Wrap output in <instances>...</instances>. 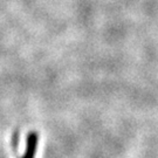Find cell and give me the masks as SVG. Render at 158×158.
<instances>
[{"instance_id": "cell-1", "label": "cell", "mask_w": 158, "mask_h": 158, "mask_svg": "<svg viewBox=\"0 0 158 158\" xmlns=\"http://www.w3.org/2000/svg\"><path fill=\"white\" fill-rule=\"evenodd\" d=\"M38 143H39L38 132L32 131L27 137V144H26L25 153L21 158H35L36 150H38Z\"/></svg>"}]
</instances>
